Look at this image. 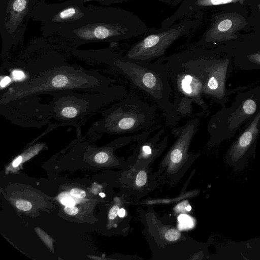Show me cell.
Masks as SVG:
<instances>
[{"label": "cell", "instance_id": "83f0119b", "mask_svg": "<svg viewBox=\"0 0 260 260\" xmlns=\"http://www.w3.org/2000/svg\"><path fill=\"white\" fill-rule=\"evenodd\" d=\"M100 194V196L101 197H102V198H104V197H105V193H103V192H101V193H100V194Z\"/></svg>", "mask_w": 260, "mask_h": 260}, {"label": "cell", "instance_id": "4316f807", "mask_svg": "<svg viewBox=\"0 0 260 260\" xmlns=\"http://www.w3.org/2000/svg\"><path fill=\"white\" fill-rule=\"evenodd\" d=\"M191 207L189 205H188L187 206H186L185 207V210L188 211H189L190 210H191Z\"/></svg>", "mask_w": 260, "mask_h": 260}, {"label": "cell", "instance_id": "8992f818", "mask_svg": "<svg viewBox=\"0 0 260 260\" xmlns=\"http://www.w3.org/2000/svg\"><path fill=\"white\" fill-rule=\"evenodd\" d=\"M260 134V110L244 125L235 141L227 150L225 162L235 168L242 170L250 157H254Z\"/></svg>", "mask_w": 260, "mask_h": 260}, {"label": "cell", "instance_id": "7402d4cb", "mask_svg": "<svg viewBox=\"0 0 260 260\" xmlns=\"http://www.w3.org/2000/svg\"><path fill=\"white\" fill-rule=\"evenodd\" d=\"M119 207L117 206H113L109 213V217L111 219H114L118 215Z\"/></svg>", "mask_w": 260, "mask_h": 260}, {"label": "cell", "instance_id": "2e32d148", "mask_svg": "<svg viewBox=\"0 0 260 260\" xmlns=\"http://www.w3.org/2000/svg\"><path fill=\"white\" fill-rule=\"evenodd\" d=\"M109 154L106 152H100L95 154V161L99 164L106 162L109 159Z\"/></svg>", "mask_w": 260, "mask_h": 260}, {"label": "cell", "instance_id": "ac0fdd59", "mask_svg": "<svg viewBox=\"0 0 260 260\" xmlns=\"http://www.w3.org/2000/svg\"><path fill=\"white\" fill-rule=\"evenodd\" d=\"M87 1H92V0H87ZM96 1H99L103 4L104 5H111L113 4H117L120 3L125 2L131 1L133 0H94Z\"/></svg>", "mask_w": 260, "mask_h": 260}, {"label": "cell", "instance_id": "d6986e66", "mask_svg": "<svg viewBox=\"0 0 260 260\" xmlns=\"http://www.w3.org/2000/svg\"><path fill=\"white\" fill-rule=\"evenodd\" d=\"M12 76L15 80H20L24 78V73L20 70H14L12 72Z\"/></svg>", "mask_w": 260, "mask_h": 260}, {"label": "cell", "instance_id": "ba28073f", "mask_svg": "<svg viewBox=\"0 0 260 260\" xmlns=\"http://www.w3.org/2000/svg\"><path fill=\"white\" fill-rule=\"evenodd\" d=\"M28 3L29 0H10L8 8L10 17L6 23L10 32H13L22 21L27 12Z\"/></svg>", "mask_w": 260, "mask_h": 260}, {"label": "cell", "instance_id": "7a4b0ae2", "mask_svg": "<svg viewBox=\"0 0 260 260\" xmlns=\"http://www.w3.org/2000/svg\"><path fill=\"white\" fill-rule=\"evenodd\" d=\"M105 62L155 103L162 112L168 125L173 126L178 122L181 118L170 99L172 92L171 82L160 63L156 61H139L112 52L107 53Z\"/></svg>", "mask_w": 260, "mask_h": 260}, {"label": "cell", "instance_id": "30bf717a", "mask_svg": "<svg viewBox=\"0 0 260 260\" xmlns=\"http://www.w3.org/2000/svg\"><path fill=\"white\" fill-rule=\"evenodd\" d=\"M74 76L70 77L69 75L66 74L65 73L51 75L44 83L41 82V86H42L38 87V88L37 87V89L34 92H42L44 89H48L49 91H51L52 89L53 90L54 89H57L59 88L61 89L62 88H65L69 87L81 88L79 86L77 85L78 84L74 83V79H73Z\"/></svg>", "mask_w": 260, "mask_h": 260}, {"label": "cell", "instance_id": "4fadbf2b", "mask_svg": "<svg viewBox=\"0 0 260 260\" xmlns=\"http://www.w3.org/2000/svg\"><path fill=\"white\" fill-rule=\"evenodd\" d=\"M180 236V232L175 229H170L165 234L166 239L170 241L177 240Z\"/></svg>", "mask_w": 260, "mask_h": 260}, {"label": "cell", "instance_id": "5bb4252c", "mask_svg": "<svg viewBox=\"0 0 260 260\" xmlns=\"http://www.w3.org/2000/svg\"><path fill=\"white\" fill-rule=\"evenodd\" d=\"M147 180V175L145 171H140L136 177V183L138 186L144 185Z\"/></svg>", "mask_w": 260, "mask_h": 260}, {"label": "cell", "instance_id": "cb8c5ba5", "mask_svg": "<svg viewBox=\"0 0 260 260\" xmlns=\"http://www.w3.org/2000/svg\"><path fill=\"white\" fill-rule=\"evenodd\" d=\"M11 82V78L8 76H6L4 77L3 79L1 80V87H4L6 86L7 84H8Z\"/></svg>", "mask_w": 260, "mask_h": 260}, {"label": "cell", "instance_id": "7c38bea8", "mask_svg": "<svg viewBox=\"0 0 260 260\" xmlns=\"http://www.w3.org/2000/svg\"><path fill=\"white\" fill-rule=\"evenodd\" d=\"M178 221L180 223V229L189 228L192 226L193 222L191 219L186 215H180L178 217Z\"/></svg>", "mask_w": 260, "mask_h": 260}, {"label": "cell", "instance_id": "ffe728a7", "mask_svg": "<svg viewBox=\"0 0 260 260\" xmlns=\"http://www.w3.org/2000/svg\"><path fill=\"white\" fill-rule=\"evenodd\" d=\"M65 212L69 215H75L78 212V209L75 206H66L64 207Z\"/></svg>", "mask_w": 260, "mask_h": 260}, {"label": "cell", "instance_id": "484cf974", "mask_svg": "<svg viewBox=\"0 0 260 260\" xmlns=\"http://www.w3.org/2000/svg\"><path fill=\"white\" fill-rule=\"evenodd\" d=\"M118 215L120 217H123L125 215V210L123 208L120 209L118 211Z\"/></svg>", "mask_w": 260, "mask_h": 260}, {"label": "cell", "instance_id": "6da1fadb", "mask_svg": "<svg viewBox=\"0 0 260 260\" xmlns=\"http://www.w3.org/2000/svg\"><path fill=\"white\" fill-rule=\"evenodd\" d=\"M216 56L204 47L191 45L180 52L156 59L165 68L173 85L172 102L177 114V106L182 98L191 100L204 112L207 111L203 90Z\"/></svg>", "mask_w": 260, "mask_h": 260}, {"label": "cell", "instance_id": "9a60e30c", "mask_svg": "<svg viewBox=\"0 0 260 260\" xmlns=\"http://www.w3.org/2000/svg\"><path fill=\"white\" fill-rule=\"evenodd\" d=\"M16 206L18 209L21 210L27 211L31 208L32 205L27 201L19 200L16 202Z\"/></svg>", "mask_w": 260, "mask_h": 260}, {"label": "cell", "instance_id": "277c9868", "mask_svg": "<svg viewBox=\"0 0 260 260\" xmlns=\"http://www.w3.org/2000/svg\"><path fill=\"white\" fill-rule=\"evenodd\" d=\"M157 107L128 94L103 111V118L95 127L100 132L111 135L148 130L155 122Z\"/></svg>", "mask_w": 260, "mask_h": 260}, {"label": "cell", "instance_id": "8fae6325", "mask_svg": "<svg viewBox=\"0 0 260 260\" xmlns=\"http://www.w3.org/2000/svg\"><path fill=\"white\" fill-rule=\"evenodd\" d=\"M80 10L78 8L69 7L60 11L54 17L53 20L59 22L75 19L80 16Z\"/></svg>", "mask_w": 260, "mask_h": 260}, {"label": "cell", "instance_id": "3957f363", "mask_svg": "<svg viewBox=\"0 0 260 260\" xmlns=\"http://www.w3.org/2000/svg\"><path fill=\"white\" fill-rule=\"evenodd\" d=\"M260 110V81L238 92L231 105L221 107L207 124L208 144L215 145L233 138L240 128Z\"/></svg>", "mask_w": 260, "mask_h": 260}, {"label": "cell", "instance_id": "d4e9b609", "mask_svg": "<svg viewBox=\"0 0 260 260\" xmlns=\"http://www.w3.org/2000/svg\"><path fill=\"white\" fill-rule=\"evenodd\" d=\"M22 157L21 156H19L17 158H16L13 162V166L14 167H17V166H18L20 162H21V160H22Z\"/></svg>", "mask_w": 260, "mask_h": 260}, {"label": "cell", "instance_id": "5b68a950", "mask_svg": "<svg viewBox=\"0 0 260 260\" xmlns=\"http://www.w3.org/2000/svg\"><path fill=\"white\" fill-rule=\"evenodd\" d=\"M201 18L199 11L187 15L171 25L158 29L149 28L148 31L131 47L124 56L142 62H151L164 56L167 49L174 42L195 31Z\"/></svg>", "mask_w": 260, "mask_h": 260}, {"label": "cell", "instance_id": "9c48e42d", "mask_svg": "<svg viewBox=\"0 0 260 260\" xmlns=\"http://www.w3.org/2000/svg\"><path fill=\"white\" fill-rule=\"evenodd\" d=\"M232 59L234 66L239 70H260V50L235 55Z\"/></svg>", "mask_w": 260, "mask_h": 260}, {"label": "cell", "instance_id": "44dd1931", "mask_svg": "<svg viewBox=\"0 0 260 260\" xmlns=\"http://www.w3.org/2000/svg\"><path fill=\"white\" fill-rule=\"evenodd\" d=\"M155 1L161 2L162 3L167 4V5L175 6L180 4H181L182 2H183L185 0H155Z\"/></svg>", "mask_w": 260, "mask_h": 260}, {"label": "cell", "instance_id": "603a6c76", "mask_svg": "<svg viewBox=\"0 0 260 260\" xmlns=\"http://www.w3.org/2000/svg\"><path fill=\"white\" fill-rule=\"evenodd\" d=\"M61 202L66 206H74L75 204L74 201L70 198H63L61 200Z\"/></svg>", "mask_w": 260, "mask_h": 260}, {"label": "cell", "instance_id": "52a82bcc", "mask_svg": "<svg viewBox=\"0 0 260 260\" xmlns=\"http://www.w3.org/2000/svg\"><path fill=\"white\" fill-rule=\"evenodd\" d=\"M233 66L232 57H220L216 55L203 88V96L212 100L221 107L226 106L231 95L246 88L249 85L234 89L226 88V82L232 72Z\"/></svg>", "mask_w": 260, "mask_h": 260}, {"label": "cell", "instance_id": "e0dca14e", "mask_svg": "<svg viewBox=\"0 0 260 260\" xmlns=\"http://www.w3.org/2000/svg\"><path fill=\"white\" fill-rule=\"evenodd\" d=\"M70 193L72 196L78 198H84L86 196V192L83 190L78 188H73L71 191Z\"/></svg>", "mask_w": 260, "mask_h": 260}]
</instances>
